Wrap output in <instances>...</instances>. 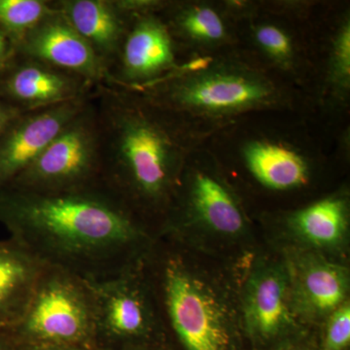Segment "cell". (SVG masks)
Wrapping results in <instances>:
<instances>
[{
	"instance_id": "9a60e30c",
	"label": "cell",
	"mask_w": 350,
	"mask_h": 350,
	"mask_svg": "<svg viewBox=\"0 0 350 350\" xmlns=\"http://www.w3.org/2000/svg\"><path fill=\"white\" fill-rule=\"evenodd\" d=\"M17 53L80 76L96 87L107 83L105 66L57 10L25 36Z\"/></svg>"
},
{
	"instance_id": "5b68a950",
	"label": "cell",
	"mask_w": 350,
	"mask_h": 350,
	"mask_svg": "<svg viewBox=\"0 0 350 350\" xmlns=\"http://www.w3.org/2000/svg\"><path fill=\"white\" fill-rule=\"evenodd\" d=\"M135 92L200 125L286 103L284 90L264 71L226 57L179 64L163 79Z\"/></svg>"
},
{
	"instance_id": "8992f818",
	"label": "cell",
	"mask_w": 350,
	"mask_h": 350,
	"mask_svg": "<svg viewBox=\"0 0 350 350\" xmlns=\"http://www.w3.org/2000/svg\"><path fill=\"white\" fill-rule=\"evenodd\" d=\"M239 305L250 350H271L312 335L295 308L286 259L262 241L238 262Z\"/></svg>"
},
{
	"instance_id": "cb8c5ba5",
	"label": "cell",
	"mask_w": 350,
	"mask_h": 350,
	"mask_svg": "<svg viewBox=\"0 0 350 350\" xmlns=\"http://www.w3.org/2000/svg\"><path fill=\"white\" fill-rule=\"evenodd\" d=\"M17 55V48L0 27V72L4 70Z\"/></svg>"
},
{
	"instance_id": "ffe728a7",
	"label": "cell",
	"mask_w": 350,
	"mask_h": 350,
	"mask_svg": "<svg viewBox=\"0 0 350 350\" xmlns=\"http://www.w3.org/2000/svg\"><path fill=\"white\" fill-rule=\"evenodd\" d=\"M250 36L253 45L275 68L292 72L298 66V51L291 33L273 21L251 23Z\"/></svg>"
},
{
	"instance_id": "e0dca14e",
	"label": "cell",
	"mask_w": 350,
	"mask_h": 350,
	"mask_svg": "<svg viewBox=\"0 0 350 350\" xmlns=\"http://www.w3.org/2000/svg\"><path fill=\"white\" fill-rule=\"evenodd\" d=\"M241 158L251 176L268 190L289 192L306 187L312 179L310 161L290 144L255 138L241 147Z\"/></svg>"
},
{
	"instance_id": "83f0119b",
	"label": "cell",
	"mask_w": 350,
	"mask_h": 350,
	"mask_svg": "<svg viewBox=\"0 0 350 350\" xmlns=\"http://www.w3.org/2000/svg\"><path fill=\"white\" fill-rule=\"evenodd\" d=\"M0 350H18V345L7 331H0Z\"/></svg>"
},
{
	"instance_id": "7402d4cb",
	"label": "cell",
	"mask_w": 350,
	"mask_h": 350,
	"mask_svg": "<svg viewBox=\"0 0 350 350\" xmlns=\"http://www.w3.org/2000/svg\"><path fill=\"white\" fill-rule=\"evenodd\" d=\"M55 12L52 0H0V27L18 49L25 36Z\"/></svg>"
},
{
	"instance_id": "ba28073f",
	"label": "cell",
	"mask_w": 350,
	"mask_h": 350,
	"mask_svg": "<svg viewBox=\"0 0 350 350\" xmlns=\"http://www.w3.org/2000/svg\"><path fill=\"white\" fill-rule=\"evenodd\" d=\"M142 264L103 282L96 296V345L103 350L174 349Z\"/></svg>"
},
{
	"instance_id": "ac0fdd59",
	"label": "cell",
	"mask_w": 350,
	"mask_h": 350,
	"mask_svg": "<svg viewBox=\"0 0 350 350\" xmlns=\"http://www.w3.org/2000/svg\"><path fill=\"white\" fill-rule=\"evenodd\" d=\"M44 264L14 239L0 241V331L19 322Z\"/></svg>"
},
{
	"instance_id": "4316f807",
	"label": "cell",
	"mask_w": 350,
	"mask_h": 350,
	"mask_svg": "<svg viewBox=\"0 0 350 350\" xmlns=\"http://www.w3.org/2000/svg\"><path fill=\"white\" fill-rule=\"evenodd\" d=\"M20 114L21 112L0 101V137L6 130L7 126L10 125L13 120Z\"/></svg>"
},
{
	"instance_id": "d4e9b609",
	"label": "cell",
	"mask_w": 350,
	"mask_h": 350,
	"mask_svg": "<svg viewBox=\"0 0 350 350\" xmlns=\"http://www.w3.org/2000/svg\"><path fill=\"white\" fill-rule=\"evenodd\" d=\"M17 344V342H16ZM18 350H103L96 345H27L17 344Z\"/></svg>"
},
{
	"instance_id": "6da1fadb",
	"label": "cell",
	"mask_w": 350,
	"mask_h": 350,
	"mask_svg": "<svg viewBox=\"0 0 350 350\" xmlns=\"http://www.w3.org/2000/svg\"><path fill=\"white\" fill-rule=\"evenodd\" d=\"M0 224L42 264L92 282L142 264L157 239L101 185L64 192L0 189Z\"/></svg>"
},
{
	"instance_id": "5bb4252c",
	"label": "cell",
	"mask_w": 350,
	"mask_h": 350,
	"mask_svg": "<svg viewBox=\"0 0 350 350\" xmlns=\"http://www.w3.org/2000/svg\"><path fill=\"white\" fill-rule=\"evenodd\" d=\"M92 94L54 107L21 113L13 120L0 137V189L12 183L36 161L85 107Z\"/></svg>"
},
{
	"instance_id": "4fadbf2b",
	"label": "cell",
	"mask_w": 350,
	"mask_h": 350,
	"mask_svg": "<svg viewBox=\"0 0 350 350\" xmlns=\"http://www.w3.org/2000/svg\"><path fill=\"white\" fill-rule=\"evenodd\" d=\"M96 88L80 76L18 53L0 72V101L21 113L79 100Z\"/></svg>"
},
{
	"instance_id": "30bf717a",
	"label": "cell",
	"mask_w": 350,
	"mask_h": 350,
	"mask_svg": "<svg viewBox=\"0 0 350 350\" xmlns=\"http://www.w3.org/2000/svg\"><path fill=\"white\" fill-rule=\"evenodd\" d=\"M267 243L278 248L312 251L347 262L350 198L342 189L293 211L278 213L268 226Z\"/></svg>"
},
{
	"instance_id": "603a6c76",
	"label": "cell",
	"mask_w": 350,
	"mask_h": 350,
	"mask_svg": "<svg viewBox=\"0 0 350 350\" xmlns=\"http://www.w3.org/2000/svg\"><path fill=\"white\" fill-rule=\"evenodd\" d=\"M350 300L332 313L320 328L319 350H349Z\"/></svg>"
},
{
	"instance_id": "7a4b0ae2",
	"label": "cell",
	"mask_w": 350,
	"mask_h": 350,
	"mask_svg": "<svg viewBox=\"0 0 350 350\" xmlns=\"http://www.w3.org/2000/svg\"><path fill=\"white\" fill-rule=\"evenodd\" d=\"M100 183L158 238L182 172L208 135L139 92L100 85Z\"/></svg>"
},
{
	"instance_id": "484cf974",
	"label": "cell",
	"mask_w": 350,
	"mask_h": 350,
	"mask_svg": "<svg viewBox=\"0 0 350 350\" xmlns=\"http://www.w3.org/2000/svg\"><path fill=\"white\" fill-rule=\"evenodd\" d=\"M320 330L308 337L288 342L271 350H319Z\"/></svg>"
},
{
	"instance_id": "52a82bcc",
	"label": "cell",
	"mask_w": 350,
	"mask_h": 350,
	"mask_svg": "<svg viewBox=\"0 0 350 350\" xmlns=\"http://www.w3.org/2000/svg\"><path fill=\"white\" fill-rule=\"evenodd\" d=\"M96 312L92 282L44 265L22 319L7 332L17 344L96 345Z\"/></svg>"
},
{
	"instance_id": "2e32d148",
	"label": "cell",
	"mask_w": 350,
	"mask_h": 350,
	"mask_svg": "<svg viewBox=\"0 0 350 350\" xmlns=\"http://www.w3.org/2000/svg\"><path fill=\"white\" fill-rule=\"evenodd\" d=\"M52 3L89 44L108 73L131 18L115 0H52Z\"/></svg>"
},
{
	"instance_id": "44dd1931",
	"label": "cell",
	"mask_w": 350,
	"mask_h": 350,
	"mask_svg": "<svg viewBox=\"0 0 350 350\" xmlns=\"http://www.w3.org/2000/svg\"><path fill=\"white\" fill-rule=\"evenodd\" d=\"M326 88L331 100L345 105L350 93V17L345 14L331 38L326 68Z\"/></svg>"
},
{
	"instance_id": "f1b7e54d",
	"label": "cell",
	"mask_w": 350,
	"mask_h": 350,
	"mask_svg": "<svg viewBox=\"0 0 350 350\" xmlns=\"http://www.w3.org/2000/svg\"><path fill=\"white\" fill-rule=\"evenodd\" d=\"M131 350H174V349H163V347H148V349H131Z\"/></svg>"
},
{
	"instance_id": "3957f363",
	"label": "cell",
	"mask_w": 350,
	"mask_h": 350,
	"mask_svg": "<svg viewBox=\"0 0 350 350\" xmlns=\"http://www.w3.org/2000/svg\"><path fill=\"white\" fill-rule=\"evenodd\" d=\"M142 265L174 350H250L237 262L157 238Z\"/></svg>"
},
{
	"instance_id": "8fae6325",
	"label": "cell",
	"mask_w": 350,
	"mask_h": 350,
	"mask_svg": "<svg viewBox=\"0 0 350 350\" xmlns=\"http://www.w3.org/2000/svg\"><path fill=\"white\" fill-rule=\"evenodd\" d=\"M179 46L160 14L131 17L107 86L140 91L172 73L179 64Z\"/></svg>"
},
{
	"instance_id": "277c9868",
	"label": "cell",
	"mask_w": 350,
	"mask_h": 350,
	"mask_svg": "<svg viewBox=\"0 0 350 350\" xmlns=\"http://www.w3.org/2000/svg\"><path fill=\"white\" fill-rule=\"evenodd\" d=\"M158 238L238 262L261 243L236 189L215 161L191 157Z\"/></svg>"
},
{
	"instance_id": "7c38bea8",
	"label": "cell",
	"mask_w": 350,
	"mask_h": 350,
	"mask_svg": "<svg viewBox=\"0 0 350 350\" xmlns=\"http://www.w3.org/2000/svg\"><path fill=\"white\" fill-rule=\"evenodd\" d=\"M280 250L289 269L297 314L308 328L320 330L332 313L349 301V262L312 251Z\"/></svg>"
},
{
	"instance_id": "d6986e66",
	"label": "cell",
	"mask_w": 350,
	"mask_h": 350,
	"mask_svg": "<svg viewBox=\"0 0 350 350\" xmlns=\"http://www.w3.org/2000/svg\"><path fill=\"white\" fill-rule=\"evenodd\" d=\"M177 45L215 50L230 45V19L222 7L196 1H170L160 13Z\"/></svg>"
},
{
	"instance_id": "9c48e42d",
	"label": "cell",
	"mask_w": 350,
	"mask_h": 350,
	"mask_svg": "<svg viewBox=\"0 0 350 350\" xmlns=\"http://www.w3.org/2000/svg\"><path fill=\"white\" fill-rule=\"evenodd\" d=\"M94 93L36 161L6 187L64 192L101 185L100 131Z\"/></svg>"
}]
</instances>
